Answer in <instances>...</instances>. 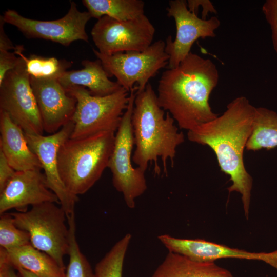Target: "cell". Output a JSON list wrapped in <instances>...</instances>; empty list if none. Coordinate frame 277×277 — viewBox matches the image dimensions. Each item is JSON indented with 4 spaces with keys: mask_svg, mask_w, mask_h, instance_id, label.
Returning <instances> with one entry per match:
<instances>
[{
    "mask_svg": "<svg viewBox=\"0 0 277 277\" xmlns=\"http://www.w3.org/2000/svg\"><path fill=\"white\" fill-rule=\"evenodd\" d=\"M256 107L245 96L237 97L220 116L187 133L192 142L209 146L214 151L221 170L230 176L227 189L241 195L245 217L248 219L253 179L247 171L243 152L252 133Z\"/></svg>",
    "mask_w": 277,
    "mask_h": 277,
    "instance_id": "cell-1",
    "label": "cell"
},
{
    "mask_svg": "<svg viewBox=\"0 0 277 277\" xmlns=\"http://www.w3.org/2000/svg\"><path fill=\"white\" fill-rule=\"evenodd\" d=\"M219 78L217 68L211 60L191 52L179 66L162 74L158 103L181 129L192 130L218 116L209 101Z\"/></svg>",
    "mask_w": 277,
    "mask_h": 277,
    "instance_id": "cell-2",
    "label": "cell"
},
{
    "mask_svg": "<svg viewBox=\"0 0 277 277\" xmlns=\"http://www.w3.org/2000/svg\"><path fill=\"white\" fill-rule=\"evenodd\" d=\"M174 122L169 112L165 114L149 83L143 91L136 92L131 118L135 147L132 162L138 167L146 171L148 164L154 162V173L159 175L160 157L163 172L167 175L168 161L173 165L176 149L185 141L184 134L179 131Z\"/></svg>",
    "mask_w": 277,
    "mask_h": 277,
    "instance_id": "cell-3",
    "label": "cell"
},
{
    "mask_svg": "<svg viewBox=\"0 0 277 277\" xmlns=\"http://www.w3.org/2000/svg\"><path fill=\"white\" fill-rule=\"evenodd\" d=\"M115 132L105 131L80 139L69 138L57 155L59 173L67 189L77 196L87 192L108 168Z\"/></svg>",
    "mask_w": 277,
    "mask_h": 277,
    "instance_id": "cell-4",
    "label": "cell"
},
{
    "mask_svg": "<svg viewBox=\"0 0 277 277\" xmlns=\"http://www.w3.org/2000/svg\"><path fill=\"white\" fill-rule=\"evenodd\" d=\"M76 101L72 118L74 128L70 137L80 139L105 131L116 132L127 108L129 92L121 87L105 96L92 95L86 88L73 86L65 89Z\"/></svg>",
    "mask_w": 277,
    "mask_h": 277,
    "instance_id": "cell-5",
    "label": "cell"
},
{
    "mask_svg": "<svg viewBox=\"0 0 277 277\" xmlns=\"http://www.w3.org/2000/svg\"><path fill=\"white\" fill-rule=\"evenodd\" d=\"M19 228L30 235L31 244L52 257L65 269L64 259L69 249V229L67 215L56 203L33 206L26 211L10 213Z\"/></svg>",
    "mask_w": 277,
    "mask_h": 277,
    "instance_id": "cell-6",
    "label": "cell"
},
{
    "mask_svg": "<svg viewBox=\"0 0 277 277\" xmlns=\"http://www.w3.org/2000/svg\"><path fill=\"white\" fill-rule=\"evenodd\" d=\"M136 90L135 87L130 92L128 106L116 132L108 165L114 187L123 194L126 205L131 209L135 208V200L147 189L145 171L132 165L134 145L131 118Z\"/></svg>",
    "mask_w": 277,
    "mask_h": 277,
    "instance_id": "cell-7",
    "label": "cell"
},
{
    "mask_svg": "<svg viewBox=\"0 0 277 277\" xmlns=\"http://www.w3.org/2000/svg\"><path fill=\"white\" fill-rule=\"evenodd\" d=\"M165 42L152 43L143 51H130L104 55L93 51L101 62L109 77L114 76L120 85L130 92L135 86L136 92L143 91L149 80L168 65L169 56L165 51Z\"/></svg>",
    "mask_w": 277,
    "mask_h": 277,
    "instance_id": "cell-8",
    "label": "cell"
},
{
    "mask_svg": "<svg viewBox=\"0 0 277 277\" xmlns=\"http://www.w3.org/2000/svg\"><path fill=\"white\" fill-rule=\"evenodd\" d=\"M0 84V110L6 112L25 133L43 135L41 117L24 60Z\"/></svg>",
    "mask_w": 277,
    "mask_h": 277,
    "instance_id": "cell-9",
    "label": "cell"
},
{
    "mask_svg": "<svg viewBox=\"0 0 277 277\" xmlns=\"http://www.w3.org/2000/svg\"><path fill=\"white\" fill-rule=\"evenodd\" d=\"M155 29L144 14L132 20L118 21L107 16L97 19L91 35L102 54L143 51L152 44Z\"/></svg>",
    "mask_w": 277,
    "mask_h": 277,
    "instance_id": "cell-10",
    "label": "cell"
},
{
    "mask_svg": "<svg viewBox=\"0 0 277 277\" xmlns=\"http://www.w3.org/2000/svg\"><path fill=\"white\" fill-rule=\"evenodd\" d=\"M70 3L67 13L54 21L30 19L13 10H7L2 16L5 23L16 27L28 38L49 40L65 46L78 40L88 43L85 28L92 17L88 11H80L74 2Z\"/></svg>",
    "mask_w": 277,
    "mask_h": 277,
    "instance_id": "cell-11",
    "label": "cell"
},
{
    "mask_svg": "<svg viewBox=\"0 0 277 277\" xmlns=\"http://www.w3.org/2000/svg\"><path fill=\"white\" fill-rule=\"evenodd\" d=\"M167 16L174 19L176 36L174 40L171 35L166 39L165 51L169 56L168 69L176 67L191 52L194 43L199 38L213 37L220 21L216 16L203 19L190 12L187 1L171 0L167 8Z\"/></svg>",
    "mask_w": 277,
    "mask_h": 277,
    "instance_id": "cell-12",
    "label": "cell"
},
{
    "mask_svg": "<svg viewBox=\"0 0 277 277\" xmlns=\"http://www.w3.org/2000/svg\"><path fill=\"white\" fill-rule=\"evenodd\" d=\"M73 128L74 123L71 120L56 132L47 136L24 133L30 149L41 163L48 188L57 196L60 205L67 217L74 212L78 199L67 189L62 181L57 155L61 146L70 138Z\"/></svg>",
    "mask_w": 277,
    "mask_h": 277,
    "instance_id": "cell-13",
    "label": "cell"
},
{
    "mask_svg": "<svg viewBox=\"0 0 277 277\" xmlns=\"http://www.w3.org/2000/svg\"><path fill=\"white\" fill-rule=\"evenodd\" d=\"M30 81L44 131L54 133L71 121L76 101L67 93L57 79L30 76Z\"/></svg>",
    "mask_w": 277,
    "mask_h": 277,
    "instance_id": "cell-14",
    "label": "cell"
},
{
    "mask_svg": "<svg viewBox=\"0 0 277 277\" xmlns=\"http://www.w3.org/2000/svg\"><path fill=\"white\" fill-rule=\"evenodd\" d=\"M158 239L169 252L180 254L199 262H214L224 258L263 261L277 269V250L251 252L202 239H180L162 234Z\"/></svg>",
    "mask_w": 277,
    "mask_h": 277,
    "instance_id": "cell-15",
    "label": "cell"
},
{
    "mask_svg": "<svg viewBox=\"0 0 277 277\" xmlns=\"http://www.w3.org/2000/svg\"><path fill=\"white\" fill-rule=\"evenodd\" d=\"M47 202L60 204L57 196L47 186L45 174L40 170L16 171L0 192V214L13 209L24 212L29 206Z\"/></svg>",
    "mask_w": 277,
    "mask_h": 277,
    "instance_id": "cell-16",
    "label": "cell"
},
{
    "mask_svg": "<svg viewBox=\"0 0 277 277\" xmlns=\"http://www.w3.org/2000/svg\"><path fill=\"white\" fill-rule=\"evenodd\" d=\"M0 151L16 171L42 169L30 149L23 129L5 112L0 110Z\"/></svg>",
    "mask_w": 277,
    "mask_h": 277,
    "instance_id": "cell-17",
    "label": "cell"
},
{
    "mask_svg": "<svg viewBox=\"0 0 277 277\" xmlns=\"http://www.w3.org/2000/svg\"><path fill=\"white\" fill-rule=\"evenodd\" d=\"M82 65V69L67 71L58 80L65 89L73 86H82L87 88L92 95L105 96L122 87L117 82L109 78L108 74L98 59L85 60Z\"/></svg>",
    "mask_w": 277,
    "mask_h": 277,
    "instance_id": "cell-18",
    "label": "cell"
},
{
    "mask_svg": "<svg viewBox=\"0 0 277 277\" xmlns=\"http://www.w3.org/2000/svg\"><path fill=\"white\" fill-rule=\"evenodd\" d=\"M151 277H233L227 269L214 262L193 261L169 252Z\"/></svg>",
    "mask_w": 277,
    "mask_h": 277,
    "instance_id": "cell-19",
    "label": "cell"
},
{
    "mask_svg": "<svg viewBox=\"0 0 277 277\" xmlns=\"http://www.w3.org/2000/svg\"><path fill=\"white\" fill-rule=\"evenodd\" d=\"M6 251L13 268H23L39 277H65V269L49 255L31 244Z\"/></svg>",
    "mask_w": 277,
    "mask_h": 277,
    "instance_id": "cell-20",
    "label": "cell"
},
{
    "mask_svg": "<svg viewBox=\"0 0 277 277\" xmlns=\"http://www.w3.org/2000/svg\"><path fill=\"white\" fill-rule=\"evenodd\" d=\"M83 5L92 17L107 16L123 22L132 20L144 14L142 0H83Z\"/></svg>",
    "mask_w": 277,
    "mask_h": 277,
    "instance_id": "cell-21",
    "label": "cell"
},
{
    "mask_svg": "<svg viewBox=\"0 0 277 277\" xmlns=\"http://www.w3.org/2000/svg\"><path fill=\"white\" fill-rule=\"evenodd\" d=\"M277 147V113L264 107L256 108L252 133L247 150L270 149Z\"/></svg>",
    "mask_w": 277,
    "mask_h": 277,
    "instance_id": "cell-22",
    "label": "cell"
},
{
    "mask_svg": "<svg viewBox=\"0 0 277 277\" xmlns=\"http://www.w3.org/2000/svg\"><path fill=\"white\" fill-rule=\"evenodd\" d=\"M23 50L22 46H17L14 53L24 60L30 76L58 80L72 64L66 60L55 57L32 55L28 58L23 54Z\"/></svg>",
    "mask_w": 277,
    "mask_h": 277,
    "instance_id": "cell-23",
    "label": "cell"
},
{
    "mask_svg": "<svg viewBox=\"0 0 277 277\" xmlns=\"http://www.w3.org/2000/svg\"><path fill=\"white\" fill-rule=\"evenodd\" d=\"M132 236L128 233L117 241L96 264L95 277H122L125 255Z\"/></svg>",
    "mask_w": 277,
    "mask_h": 277,
    "instance_id": "cell-24",
    "label": "cell"
},
{
    "mask_svg": "<svg viewBox=\"0 0 277 277\" xmlns=\"http://www.w3.org/2000/svg\"><path fill=\"white\" fill-rule=\"evenodd\" d=\"M69 229V260L65 277H95L88 261L81 252L76 236L75 213L67 217Z\"/></svg>",
    "mask_w": 277,
    "mask_h": 277,
    "instance_id": "cell-25",
    "label": "cell"
},
{
    "mask_svg": "<svg viewBox=\"0 0 277 277\" xmlns=\"http://www.w3.org/2000/svg\"><path fill=\"white\" fill-rule=\"evenodd\" d=\"M30 244L29 234L16 226L11 214H1L0 248L9 250Z\"/></svg>",
    "mask_w": 277,
    "mask_h": 277,
    "instance_id": "cell-26",
    "label": "cell"
},
{
    "mask_svg": "<svg viewBox=\"0 0 277 277\" xmlns=\"http://www.w3.org/2000/svg\"><path fill=\"white\" fill-rule=\"evenodd\" d=\"M262 12L271 29L272 45L277 53V0H267Z\"/></svg>",
    "mask_w": 277,
    "mask_h": 277,
    "instance_id": "cell-27",
    "label": "cell"
},
{
    "mask_svg": "<svg viewBox=\"0 0 277 277\" xmlns=\"http://www.w3.org/2000/svg\"><path fill=\"white\" fill-rule=\"evenodd\" d=\"M20 57L9 51H0V84L7 72L13 69L18 64Z\"/></svg>",
    "mask_w": 277,
    "mask_h": 277,
    "instance_id": "cell-28",
    "label": "cell"
},
{
    "mask_svg": "<svg viewBox=\"0 0 277 277\" xmlns=\"http://www.w3.org/2000/svg\"><path fill=\"white\" fill-rule=\"evenodd\" d=\"M16 172L9 164L3 152L0 151V192L13 177Z\"/></svg>",
    "mask_w": 277,
    "mask_h": 277,
    "instance_id": "cell-29",
    "label": "cell"
},
{
    "mask_svg": "<svg viewBox=\"0 0 277 277\" xmlns=\"http://www.w3.org/2000/svg\"><path fill=\"white\" fill-rule=\"evenodd\" d=\"M5 23L3 16H0V51H9L11 49L15 50L16 47L13 46L11 41L5 33L4 25Z\"/></svg>",
    "mask_w": 277,
    "mask_h": 277,
    "instance_id": "cell-30",
    "label": "cell"
},
{
    "mask_svg": "<svg viewBox=\"0 0 277 277\" xmlns=\"http://www.w3.org/2000/svg\"><path fill=\"white\" fill-rule=\"evenodd\" d=\"M190 1L194 5L202 7V18L203 19H207L206 17L208 13H216L217 12L213 4L210 1L190 0Z\"/></svg>",
    "mask_w": 277,
    "mask_h": 277,
    "instance_id": "cell-31",
    "label": "cell"
},
{
    "mask_svg": "<svg viewBox=\"0 0 277 277\" xmlns=\"http://www.w3.org/2000/svg\"><path fill=\"white\" fill-rule=\"evenodd\" d=\"M16 270L18 271L21 277H39L35 274L26 270L23 268H18Z\"/></svg>",
    "mask_w": 277,
    "mask_h": 277,
    "instance_id": "cell-32",
    "label": "cell"
},
{
    "mask_svg": "<svg viewBox=\"0 0 277 277\" xmlns=\"http://www.w3.org/2000/svg\"><path fill=\"white\" fill-rule=\"evenodd\" d=\"M8 277H18L14 271V268L11 266L9 269Z\"/></svg>",
    "mask_w": 277,
    "mask_h": 277,
    "instance_id": "cell-33",
    "label": "cell"
}]
</instances>
